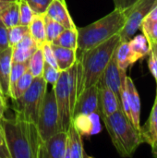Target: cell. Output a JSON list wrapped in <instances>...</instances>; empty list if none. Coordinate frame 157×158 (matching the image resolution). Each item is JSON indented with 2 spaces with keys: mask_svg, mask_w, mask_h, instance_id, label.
<instances>
[{
  "mask_svg": "<svg viewBox=\"0 0 157 158\" xmlns=\"http://www.w3.org/2000/svg\"><path fill=\"white\" fill-rule=\"evenodd\" d=\"M0 125L9 158H39L43 140L36 123L15 116L3 118Z\"/></svg>",
  "mask_w": 157,
  "mask_h": 158,
  "instance_id": "obj_1",
  "label": "cell"
},
{
  "mask_svg": "<svg viewBox=\"0 0 157 158\" xmlns=\"http://www.w3.org/2000/svg\"><path fill=\"white\" fill-rule=\"evenodd\" d=\"M120 42L119 33L115 34L108 40L85 51L77 57L79 60L78 94L85 88L99 82Z\"/></svg>",
  "mask_w": 157,
  "mask_h": 158,
  "instance_id": "obj_2",
  "label": "cell"
},
{
  "mask_svg": "<svg viewBox=\"0 0 157 158\" xmlns=\"http://www.w3.org/2000/svg\"><path fill=\"white\" fill-rule=\"evenodd\" d=\"M126 21L124 11L115 8L100 19L78 30L77 57L85 51L104 43L115 34L119 33Z\"/></svg>",
  "mask_w": 157,
  "mask_h": 158,
  "instance_id": "obj_3",
  "label": "cell"
},
{
  "mask_svg": "<svg viewBox=\"0 0 157 158\" xmlns=\"http://www.w3.org/2000/svg\"><path fill=\"white\" fill-rule=\"evenodd\" d=\"M102 119L118 155L122 157H131L138 147L143 143L141 131L134 128L122 109Z\"/></svg>",
  "mask_w": 157,
  "mask_h": 158,
  "instance_id": "obj_4",
  "label": "cell"
},
{
  "mask_svg": "<svg viewBox=\"0 0 157 158\" xmlns=\"http://www.w3.org/2000/svg\"><path fill=\"white\" fill-rule=\"evenodd\" d=\"M46 93L47 82L43 77L34 78L29 89L19 98L12 100L16 116L36 123Z\"/></svg>",
  "mask_w": 157,
  "mask_h": 158,
  "instance_id": "obj_5",
  "label": "cell"
},
{
  "mask_svg": "<svg viewBox=\"0 0 157 158\" xmlns=\"http://www.w3.org/2000/svg\"><path fill=\"white\" fill-rule=\"evenodd\" d=\"M36 125L43 142L60 131L58 110L53 89L51 92H47L45 94Z\"/></svg>",
  "mask_w": 157,
  "mask_h": 158,
  "instance_id": "obj_6",
  "label": "cell"
},
{
  "mask_svg": "<svg viewBox=\"0 0 157 158\" xmlns=\"http://www.w3.org/2000/svg\"><path fill=\"white\" fill-rule=\"evenodd\" d=\"M157 5V0H139L130 8L124 11L126 21L119 31L121 41H130L140 30L144 19Z\"/></svg>",
  "mask_w": 157,
  "mask_h": 158,
  "instance_id": "obj_7",
  "label": "cell"
},
{
  "mask_svg": "<svg viewBox=\"0 0 157 158\" xmlns=\"http://www.w3.org/2000/svg\"><path fill=\"white\" fill-rule=\"evenodd\" d=\"M55 94L58 118H59V129L60 131H67L72 122V111L70 106V94L68 88V70L61 71L60 76L53 86Z\"/></svg>",
  "mask_w": 157,
  "mask_h": 158,
  "instance_id": "obj_8",
  "label": "cell"
},
{
  "mask_svg": "<svg viewBox=\"0 0 157 158\" xmlns=\"http://www.w3.org/2000/svg\"><path fill=\"white\" fill-rule=\"evenodd\" d=\"M80 114H98L100 116L99 90L97 84L85 88L78 94L72 111V118Z\"/></svg>",
  "mask_w": 157,
  "mask_h": 158,
  "instance_id": "obj_9",
  "label": "cell"
},
{
  "mask_svg": "<svg viewBox=\"0 0 157 158\" xmlns=\"http://www.w3.org/2000/svg\"><path fill=\"white\" fill-rule=\"evenodd\" d=\"M68 144V132L59 131L43 142L39 158H65Z\"/></svg>",
  "mask_w": 157,
  "mask_h": 158,
  "instance_id": "obj_10",
  "label": "cell"
},
{
  "mask_svg": "<svg viewBox=\"0 0 157 158\" xmlns=\"http://www.w3.org/2000/svg\"><path fill=\"white\" fill-rule=\"evenodd\" d=\"M126 76H127V71L121 69L118 67L114 54L113 57L108 63L99 81L106 85L108 88H110L115 93V94L117 95V97L120 102V92L123 82L126 79Z\"/></svg>",
  "mask_w": 157,
  "mask_h": 158,
  "instance_id": "obj_11",
  "label": "cell"
},
{
  "mask_svg": "<svg viewBox=\"0 0 157 158\" xmlns=\"http://www.w3.org/2000/svg\"><path fill=\"white\" fill-rule=\"evenodd\" d=\"M99 90V111L101 118L108 117L121 108L120 102L115 93L102 82H98Z\"/></svg>",
  "mask_w": 157,
  "mask_h": 158,
  "instance_id": "obj_12",
  "label": "cell"
},
{
  "mask_svg": "<svg viewBox=\"0 0 157 158\" xmlns=\"http://www.w3.org/2000/svg\"><path fill=\"white\" fill-rule=\"evenodd\" d=\"M45 15L60 23L65 29L76 28L65 0H52L46 9Z\"/></svg>",
  "mask_w": 157,
  "mask_h": 158,
  "instance_id": "obj_13",
  "label": "cell"
},
{
  "mask_svg": "<svg viewBox=\"0 0 157 158\" xmlns=\"http://www.w3.org/2000/svg\"><path fill=\"white\" fill-rule=\"evenodd\" d=\"M98 114H80L72 118V124L81 136H92L101 131Z\"/></svg>",
  "mask_w": 157,
  "mask_h": 158,
  "instance_id": "obj_14",
  "label": "cell"
},
{
  "mask_svg": "<svg viewBox=\"0 0 157 158\" xmlns=\"http://www.w3.org/2000/svg\"><path fill=\"white\" fill-rule=\"evenodd\" d=\"M126 83L129 94V106L130 111V121L134 128L141 131V98L136 86L130 77L127 75Z\"/></svg>",
  "mask_w": 157,
  "mask_h": 158,
  "instance_id": "obj_15",
  "label": "cell"
},
{
  "mask_svg": "<svg viewBox=\"0 0 157 158\" xmlns=\"http://www.w3.org/2000/svg\"><path fill=\"white\" fill-rule=\"evenodd\" d=\"M68 144L65 158H89L84 151L82 136L71 123L67 131Z\"/></svg>",
  "mask_w": 157,
  "mask_h": 158,
  "instance_id": "obj_16",
  "label": "cell"
},
{
  "mask_svg": "<svg viewBox=\"0 0 157 158\" xmlns=\"http://www.w3.org/2000/svg\"><path fill=\"white\" fill-rule=\"evenodd\" d=\"M37 48L36 43L28 32L16 45L12 46V62H27Z\"/></svg>",
  "mask_w": 157,
  "mask_h": 158,
  "instance_id": "obj_17",
  "label": "cell"
},
{
  "mask_svg": "<svg viewBox=\"0 0 157 158\" xmlns=\"http://www.w3.org/2000/svg\"><path fill=\"white\" fill-rule=\"evenodd\" d=\"M12 66V47L9 46L0 53V87L3 94L8 97L9 76Z\"/></svg>",
  "mask_w": 157,
  "mask_h": 158,
  "instance_id": "obj_18",
  "label": "cell"
},
{
  "mask_svg": "<svg viewBox=\"0 0 157 158\" xmlns=\"http://www.w3.org/2000/svg\"><path fill=\"white\" fill-rule=\"evenodd\" d=\"M141 136L143 143L151 147L157 144V94L150 117L143 127H141Z\"/></svg>",
  "mask_w": 157,
  "mask_h": 158,
  "instance_id": "obj_19",
  "label": "cell"
},
{
  "mask_svg": "<svg viewBox=\"0 0 157 158\" xmlns=\"http://www.w3.org/2000/svg\"><path fill=\"white\" fill-rule=\"evenodd\" d=\"M51 46L56 56L57 68L60 71L68 70L77 61L76 50L65 48L53 44H51Z\"/></svg>",
  "mask_w": 157,
  "mask_h": 158,
  "instance_id": "obj_20",
  "label": "cell"
},
{
  "mask_svg": "<svg viewBox=\"0 0 157 158\" xmlns=\"http://www.w3.org/2000/svg\"><path fill=\"white\" fill-rule=\"evenodd\" d=\"M115 58L118 67L125 71L138 61L130 49L129 41H121L119 43L115 51Z\"/></svg>",
  "mask_w": 157,
  "mask_h": 158,
  "instance_id": "obj_21",
  "label": "cell"
},
{
  "mask_svg": "<svg viewBox=\"0 0 157 158\" xmlns=\"http://www.w3.org/2000/svg\"><path fill=\"white\" fill-rule=\"evenodd\" d=\"M29 33L34 40L38 47H41L46 43L44 14H35L31 21L28 25Z\"/></svg>",
  "mask_w": 157,
  "mask_h": 158,
  "instance_id": "obj_22",
  "label": "cell"
},
{
  "mask_svg": "<svg viewBox=\"0 0 157 158\" xmlns=\"http://www.w3.org/2000/svg\"><path fill=\"white\" fill-rule=\"evenodd\" d=\"M130 46L138 60L144 58L151 52L150 43L144 34L134 35L129 41Z\"/></svg>",
  "mask_w": 157,
  "mask_h": 158,
  "instance_id": "obj_23",
  "label": "cell"
},
{
  "mask_svg": "<svg viewBox=\"0 0 157 158\" xmlns=\"http://www.w3.org/2000/svg\"><path fill=\"white\" fill-rule=\"evenodd\" d=\"M0 20L7 29L19 24V0L11 2L8 6L0 13Z\"/></svg>",
  "mask_w": 157,
  "mask_h": 158,
  "instance_id": "obj_24",
  "label": "cell"
},
{
  "mask_svg": "<svg viewBox=\"0 0 157 158\" xmlns=\"http://www.w3.org/2000/svg\"><path fill=\"white\" fill-rule=\"evenodd\" d=\"M51 44L77 51V48H78V30H77V28L64 29V31L58 35V37Z\"/></svg>",
  "mask_w": 157,
  "mask_h": 158,
  "instance_id": "obj_25",
  "label": "cell"
},
{
  "mask_svg": "<svg viewBox=\"0 0 157 158\" xmlns=\"http://www.w3.org/2000/svg\"><path fill=\"white\" fill-rule=\"evenodd\" d=\"M34 77L31 75V73L27 70L14 84V86L9 90L8 97H10L12 100H16L19 98L31 86Z\"/></svg>",
  "mask_w": 157,
  "mask_h": 158,
  "instance_id": "obj_26",
  "label": "cell"
},
{
  "mask_svg": "<svg viewBox=\"0 0 157 158\" xmlns=\"http://www.w3.org/2000/svg\"><path fill=\"white\" fill-rule=\"evenodd\" d=\"M28 64V70L31 73L34 78L42 77L43 66H44V58L43 55L42 47H38L31 56L27 61Z\"/></svg>",
  "mask_w": 157,
  "mask_h": 158,
  "instance_id": "obj_27",
  "label": "cell"
},
{
  "mask_svg": "<svg viewBox=\"0 0 157 158\" xmlns=\"http://www.w3.org/2000/svg\"><path fill=\"white\" fill-rule=\"evenodd\" d=\"M44 24H45L46 42L50 44L53 43L65 29L60 23L54 20L53 19H51L45 14H44Z\"/></svg>",
  "mask_w": 157,
  "mask_h": 158,
  "instance_id": "obj_28",
  "label": "cell"
},
{
  "mask_svg": "<svg viewBox=\"0 0 157 158\" xmlns=\"http://www.w3.org/2000/svg\"><path fill=\"white\" fill-rule=\"evenodd\" d=\"M29 32L28 26L23 25H17L7 29V37H8V44L9 46L16 45L27 33Z\"/></svg>",
  "mask_w": 157,
  "mask_h": 158,
  "instance_id": "obj_29",
  "label": "cell"
},
{
  "mask_svg": "<svg viewBox=\"0 0 157 158\" xmlns=\"http://www.w3.org/2000/svg\"><path fill=\"white\" fill-rule=\"evenodd\" d=\"M140 30H142L143 34L150 42H157V19H152L145 18L143 21Z\"/></svg>",
  "mask_w": 157,
  "mask_h": 158,
  "instance_id": "obj_30",
  "label": "cell"
},
{
  "mask_svg": "<svg viewBox=\"0 0 157 158\" xmlns=\"http://www.w3.org/2000/svg\"><path fill=\"white\" fill-rule=\"evenodd\" d=\"M19 24L23 26H28L34 17L35 13L28 5L25 0H19Z\"/></svg>",
  "mask_w": 157,
  "mask_h": 158,
  "instance_id": "obj_31",
  "label": "cell"
},
{
  "mask_svg": "<svg viewBox=\"0 0 157 158\" xmlns=\"http://www.w3.org/2000/svg\"><path fill=\"white\" fill-rule=\"evenodd\" d=\"M28 70V64L25 63H17L12 62L11 70H10V76H9V90L14 86V84L17 82V81ZM9 93V91H8Z\"/></svg>",
  "mask_w": 157,
  "mask_h": 158,
  "instance_id": "obj_32",
  "label": "cell"
},
{
  "mask_svg": "<svg viewBox=\"0 0 157 158\" xmlns=\"http://www.w3.org/2000/svg\"><path fill=\"white\" fill-rule=\"evenodd\" d=\"M60 70L51 65H49L48 63L44 62V66H43V79L47 82V84H51L52 86H54L56 84V82L57 81L59 76H60Z\"/></svg>",
  "mask_w": 157,
  "mask_h": 158,
  "instance_id": "obj_33",
  "label": "cell"
},
{
  "mask_svg": "<svg viewBox=\"0 0 157 158\" xmlns=\"http://www.w3.org/2000/svg\"><path fill=\"white\" fill-rule=\"evenodd\" d=\"M35 14H45L52 0H25Z\"/></svg>",
  "mask_w": 157,
  "mask_h": 158,
  "instance_id": "obj_34",
  "label": "cell"
},
{
  "mask_svg": "<svg viewBox=\"0 0 157 158\" xmlns=\"http://www.w3.org/2000/svg\"><path fill=\"white\" fill-rule=\"evenodd\" d=\"M41 47H42V50H43V55L44 62H46L49 65L58 69L57 68V64H56V56H55L54 51H53L52 46H51V44L46 42Z\"/></svg>",
  "mask_w": 157,
  "mask_h": 158,
  "instance_id": "obj_35",
  "label": "cell"
},
{
  "mask_svg": "<svg viewBox=\"0 0 157 158\" xmlns=\"http://www.w3.org/2000/svg\"><path fill=\"white\" fill-rule=\"evenodd\" d=\"M9 47L8 37H7V28L0 20V53Z\"/></svg>",
  "mask_w": 157,
  "mask_h": 158,
  "instance_id": "obj_36",
  "label": "cell"
},
{
  "mask_svg": "<svg viewBox=\"0 0 157 158\" xmlns=\"http://www.w3.org/2000/svg\"><path fill=\"white\" fill-rule=\"evenodd\" d=\"M149 58H148V67L150 69L151 74L155 78L156 81V94H157V58L155 56V54L151 51L149 53Z\"/></svg>",
  "mask_w": 157,
  "mask_h": 158,
  "instance_id": "obj_37",
  "label": "cell"
},
{
  "mask_svg": "<svg viewBox=\"0 0 157 158\" xmlns=\"http://www.w3.org/2000/svg\"><path fill=\"white\" fill-rule=\"evenodd\" d=\"M115 8L119 9L121 11H126L130 8L134 4H136L139 0H113Z\"/></svg>",
  "mask_w": 157,
  "mask_h": 158,
  "instance_id": "obj_38",
  "label": "cell"
},
{
  "mask_svg": "<svg viewBox=\"0 0 157 158\" xmlns=\"http://www.w3.org/2000/svg\"><path fill=\"white\" fill-rule=\"evenodd\" d=\"M6 109V96L0 95V120L4 118L5 111Z\"/></svg>",
  "mask_w": 157,
  "mask_h": 158,
  "instance_id": "obj_39",
  "label": "cell"
},
{
  "mask_svg": "<svg viewBox=\"0 0 157 158\" xmlns=\"http://www.w3.org/2000/svg\"><path fill=\"white\" fill-rule=\"evenodd\" d=\"M146 18H149L152 19H157V5L153 8V10L149 13V15Z\"/></svg>",
  "mask_w": 157,
  "mask_h": 158,
  "instance_id": "obj_40",
  "label": "cell"
},
{
  "mask_svg": "<svg viewBox=\"0 0 157 158\" xmlns=\"http://www.w3.org/2000/svg\"><path fill=\"white\" fill-rule=\"evenodd\" d=\"M2 157H9V155H8V152H7L6 146L0 147V158Z\"/></svg>",
  "mask_w": 157,
  "mask_h": 158,
  "instance_id": "obj_41",
  "label": "cell"
},
{
  "mask_svg": "<svg viewBox=\"0 0 157 158\" xmlns=\"http://www.w3.org/2000/svg\"><path fill=\"white\" fill-rule=\"evenodd\" d=\"M150 47L151 51L155 54L157 58V42H150Z\"/></svg>",
  "mask_w": 157,
  "mask_h": 158,
  "instance_id": "obj_42",
  "label": "cell"
},
{
  "mask_svg": "<svg viewBox=\"0 0 157 158\" xmlns=\"http://www.w3.org/2000/svg\"><path fill=\"white\" fill-rule=\"evenodd\" d=\"M14 2V1H13ZM11 2H7V1H0V13L8 6V5L10 4Z\"/></svg>",
  "mask_w": 157,
  "mask_h": 158,
  "instance_id": "obj_43",
  "label": "cell"
},
{
  "mask_svg": "<svg viewBox=\"0 0 157 158\" xmlns=\"http://www.w3.org/2000/svg\"><path fill=\"white\" fill-rule=\"evenodd\" d=\"M5 145V140H4V134H3V131L0 125V147H4Z\"/></svg>",
  "mask_w": 157,
  "mask_h": 158,
  "instance_id": "obj_44",
  "label": "cell"
},
{
  "mask_svg": "<svg viewBox=\"0 0 157 158\" xmlns=\"http://www.w3.org/2000/svg\"><path fill=\"white\" fill-rule=\"evenodd\" d=\"M152 155H153L155 157H157V144L152 146Z\"/></svg>",
  "mask_w": 157,
  "mask_h": 158,
  "instance_id": "obj_45",
  "label": "cell"
},
{
  "mask_svg": "<svg viewBox=\"0 0 157 158\" xmlns=\"http://www.w3.org/2000/svg\"><path fill=\"white\" fill-rule=\"evenodd\" d=\"M0 1H7V2H13V1H16V0H0Z\"/></svg>",
  "mask_w": 157,
  "mask_h": 158,
  "instance_id": "obj_46",
  "label": "cell"
},
{
  "mask_svg": "<svg viewBox=\"0 0 157 158\" xmlns=\"http://www.w3.org/2000/svg\"><path fill=\"white\" fill-rule=\"evenodd\" d=\"M0 95H4L3 93H2V90H1V87H0Z\"/></svg>",
  "mask_w": 157,
  "mask_h": 158,
  "instance_id": "obj_47",
  "label": "cell"
}]
</instances>
